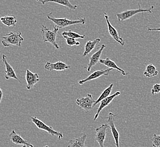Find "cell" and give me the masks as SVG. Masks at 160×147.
<instances>
[{
	"label": "cell",
	"mask_w": 160,
	"mask_h": 147,
	"mask_svg": "<svg viewBox=\"0 0 160 147\" xmlns=\"http://www.w3.org/2000/svg\"><path fill=\"white\" fill-rule=\"evenodd\" d=\"M0 93H1V98H0V102H1L2 100V97H3V92H2V90L1 89H0Z\"/></svg>",
	"instance_id": "cell-29"
},
{
	"label": "cell",
	"mask_w": 160,
	"mask_h": 147,
	"mask_svg": "<svg viewBox=\"0 0 160 147\" xmlns=\"http://www.w3.org/2000/svg\"><path fill=\"white\" fill-rule=\"evenodd\" d=\"M115 115L112 112H110L108 117H107V122L108 125L110 126V129L111 130V133L115 140V144L117 147H119V133L116 128L115 125Z\"/></svg>",
	"instance_id": "cell-7"
},
{
	"label": "cell",
	"mask_w": 160,
	"mask_h": 147,
	"mask_svg": "<svg viewBox=\"0 0 160 147\" xmlns=\"http://www.w3.org/2000/svg\"><path fill=\"white\" fill-rule=\"evenodd\" d=\"M38 2H40L42 5H45L48 2L58 3L62 6H65L72 10H75L77 8V5H73L70 2L69 0H36Z\"/></svg>",
	"instance_id": "cell-16"
},
{
	"label": "cell",
	"mask_w": 160,
	"mask_h": 147,
	"mask_svg": "<svg viewBox=\"0 0 160 147\" xmlns=\"http://www.w3.org/2000/svg\"><path fill=\"white\" fill-rule=\"evenodd\" d=\"M10 140L12 143L17 145H26L30 147L33 146L32 144H30L27 140L23 139L19 135H18L14 130H12L9 135Z\"/></svg>",
	"instance_id": "cell-17"
},
{
	"label": "cell",
	"mask_w": 160,
	"mask_h": 147,
	"mask_svg": "<svg viewBox=\"0 0 160 147\" xmlns=\"http://www.w3.org/2000/svg\"><path fill=\"white\" fill-rule=\"evenodd\" d=\"M96 100H94L92 95L88 93L87 96L83 98H77L76 104L81 109L85 110L86 113H88L90 110L94 107V104Z\"/></svg>",
	"instance_id": "cell-6"
},
{
	"label": "cell",
	"mask_w": 160,
	"mask_h": 147,
	"mask_svg": "<svg viewBox=\"0 0 160 147\" xmlns=\"http://www.w3.org/2000/svg\"><path fill=\"white\" fill-rule=\"evenodd\" d=\"M64 38L65 40H66V43L67 44V45L68 46H79L80 45V43L78 41H76V40L75 39L73 38H72V37H69L66 36H62Z\"/></svg>",
	"instance_id": "cell-25"
},
{
	"label": "cell",
	"mask_w": 160,
	"mask_h": 147,
	"mask_svg": "<svg viewBox=\"0 0 160 147\" xmlns=\"http://www.w3.org/2000/svg\"><path fill=\"white\" fill-rule=\"evenodd\" d=\"M2 62L5 66V69H6V71H5V79L6 80L10 79H14L19 82H20V80L18 78L16 75V72L14 70V69L12 66L8 63L7 61V56L5 55H2Z\"/></svg>",
	"instance_id": "cell-15"
},
{
	"label": "cell",
	"mask_w": 160,
	"mask_h": 147,
	"mask_svg": "<svg viewBox=\"0 0 160 147\" xmlns=\"http://www.w3.org/2000/svg\"><path fill=\"white\" fill-rule=\"evenodd\" d=\"M114 87V84H111L110 86L108 87L107 88L103 91V92H102L101 93V95L99 96L98 98H97L96 100V102L94 104V107L98 104V103H99L102 100H103V99L107 98L108 96H110V95L111 94V91H112V89Z\"/></svg>",
	"instance_id": "cell-23"
},
{
	"label": "cell",
	"mask_w": 160,
	"mask_h": 147,
	"mask_svg": "<svg viewBox=\"0 0 160 147\" xmlns=\"http://www.w3.org/2000/svg\"><path fill=\"white\" fill-rule=\"evenodd\" d=\"M52 12L47 15V18L50 21H52L55 25L56 27L59 28H64L68 26L75 25H85L86 22L85 18H80L78 20H70L66 18H56L52 17Z\"/></svg>",
	"instance_id": "cell-2"
},
{
	"label": "cell",
	"mask_w": 160,
	"mask_h": 147,
	"mask_svg": "<svg viewBox=\"0 0 160 147\" xmlns=\"http://www.w3.org/2000/svg\"><path fill=\"white\" fill-rule=\"evenodd\" d=\"M86 138L87 135L85 134L73 140H70L68 147H88L85 145Z\"/></svg>",
	"instance_id": "cell-19"
},
{
	"label": "cell",
	"mask_w": 160,
	"mask_h": 147,
	"mask_svg": "<svg viewBox=\"0 0 160 147\" xmlns=\"http://www.w3.org/2000/svg\"><path fill=\"white\" fill-rule=\"evenodd\" d=\"M105 48H106V45L102 44L101 46L99 48L98 50L96 53H94V54H92V55L90 56L89 62L88 64L87 67L85 68V69L88 71V72H90L94 66H95L98 63H99V61L101 59L102 54V52H103V51L105 49Z\"/></svg>",
	"instance_id": "cell-10"
},
{
	"label": "cell",
	"mask_w": 160,
	"mask_h": 147,
	"mask_svg": "<svg viewBox=\"0 0 160 147\" xmlns=\"http://www.w3.org/2000/svg\"><path fill=\"white\" fill-rule=\"evenodd\" d=\"M26 80L27 83L26 88L28 90H31L40 81V77L38 74L33 73L31 71L26 70Z\"/></svg>",
	"instance_id": "cell-12"
},
{
	"label": "cell",
	"mask_w": 160,
	"mask_h": 147,
	"mask_svg": "<svg viewBox=\"0 0 160 147\" xmlns=\"http://www.w3.org/2000/svg\"><path fill=\"white\" fill-rule=\"evenodd\" d=\"M59 29L60 28L55 26L52 30H51L44 25H42L41 27V32L42 34L43 41L44 43H49L51 44L58 50L60 49L59 44L56 41L57 35L58 34Z\"/></svg>",
	"instance_id": "cell-1"
},
{
	"label": "cell",
	"mask_w": 160,
	"mask_h": 147,
	"mask_svg": "<svg viewBox=\"0 0 160 147\" xmlns=\"http://www.w3.org/2000/svg\"><path fill=\"white\" fill-rule=\"evenodd\" d=\"M44 147H49V146H48V145H46V146H44Z\"/></svg>",
	"instance_id": "cell-31"
},
{
	"label": "cell",
	"mask_w": 160,
	"mask_h": 147,
	"mask_svg": "<svg viewBox=\"0 0 160 147\" xmlns=\"http://www.w3.org/2000/svg\"></svg>",
	"instance_id": "cell-32"
},
{
	"label": "cell",
	"mask_w": 160,
	"mask_h": 147,
	"mask_svg": "<svg viewBox=\"0 0 160 147\" xmlns=\"http://www.w3.org/2000/svg\"><path fill=\"white\" fill-rule=\"evenodd\" d=\"M120 94H121L120 92L118 91V92H115L113 95H110V96H108L107 98H105L103 100H102L100 102V105H99L98 109L97 110V113H96L95 116H94V121H96V120H97L99 116V114L101 113L102 111L103 110L105 107H107L110 104L111 102L114 100V98H115L116 97H117V96H120Z\"/></svg>",
	"instance_id": "cell-13"
},
{
	"label": "cell",
	"mask_w": 160,
	"mask_h": 147,
	"mask_svg": "<svg viewBox=\"0 0 160 147\" xmlns=\"http://www.w3.org/2000/svg\"><path fill=\"white\" fill-rule=\"evenodd\" d=\"M139 8L138 9L135 10H126L123 12L117 14L118 21H126L127 19L132 18L133 16H135L139 13H143V12H149L152 13V10L154 9V7L153 6H151V8L149 9H142L140 6V3L138 4Z\"/></svg>",
	"instance_id": "cell-4"
},
{
	"label": "cell",
	"mask_w": 160,
	"mask_h": 147,
	"mask_svg": "<svg viewBox=\"0 0 160 147\" xmlns=\"http://www.w3.org/2000/svg\"><path fill=\"white\" fill-rule=\"evenodd\" d=\"M101 39L97 38L93 41H88L86 43L85 45V49H84V52L83 53V57H86L88 55L89 53L92 52L93 49H95L96 45L98 44L99 42L101 41Z\"/></svg>",
	"instance_id": "cell-20"
},
{
	"label": "cell",
	"mask_w": 160,
	"mask_h": 147,
	"mask_svg": "<svg viewBox=\"0 0 160 147\" xmlns=\"http://www.w3.org/2000/svg\"><path fill=\"white\" fill-rule=\"evenodd\" d=\"M62 36L69 37H72L73 38L75 39H83L85 37V35H81L80 34H77L76 32H74L72 30H68V31H64L62 32Z\"/></svg>",
	"instance_id": "cell-24"
},
{
	"label": "cell",
	"mask_w": 160,
	"mask_h": 147,
	"mask_svg": "<svg viewBox=\"0 0 160 147\" xmlns=\"http://www.w3.org/2000/svg\"><path fill=\"white\" fill-rule=\"evenodd\" d=\"M0 20L3 25L9 27H15L17 23V19L15 16H4Z\"/></svg>",
	"instance_id": "cell-21"
},
{
	"label": "cell",
	"mask_w": 160,
	"mask_h": 147,
	"mask_svg": "<svg viewBox=\"0 0 160 147\" xmlns=\"http://www.w3.org/2000/svg\"><path fill=\"white\" fill-rule=\"evenodd\" d=\"M110 129L108 124H103L99 127L96 129L95 139L98 142L99 147H105L104 143L108 134V129Z\"/></svg>",
	"instance_id": "cell-9"
},
{
	"label": "cell",
	"mask_w": 160,
	"mask_h": 147,
	"mask_svg": "<svg viewBox=\"0 0 160 147\" xmlns=\"http://www.w3.org/2000/svg\"><path fill=\"white\" fill-rule=\"evenodd\" d=\"M160 92V84H155L151 89V93L152 95L158 94Z\"/></svg>",
	"instance_id": "cell-27"
},
{
	"label": "cell",
	"mask_w": 160,
	"mask_h": 147,
	"mask_svg": "<svg viewBox=\"0 0 160 147\" xmlns=\"http://www.w3.org/2000/svg\"><path fill=\"white\" fill-rule=\"evenodd\" d=\"M71 68V66L69 64H66L64 62L62 61H58L55 63H51L49 62H47L45 66L44 69L47 70L53 71H62L65 70H68Z\"/></svg>",
	"instance_id": "cell-14"
},
{
	"label": "cell",
	"mask_w": 160,
	"mask_h": 147,
	"mask_svg": "<svg viewBox=\"0 0 160 147\" xmlns=\"http://www.w3.org/2000/svg\"><path fill=\"white\" fill-rule=\"evenodd\" d=\"M22 147H34V145L32 146V147H30V146H28V145H23Z\"/></svg>",
	"instance_id": "cell-30"
},
{
	"label": "cell",
	"mask_w": 160,
	"mask_h": 147,
	"mask_svg": "<svg viewBox=\"0 0 160 147\" xmlns=\"http://www.w3.org/2000/svg\"><path fill=\"white\" fill-rule=\"evenodd\" d=\"M152 146L153 147H160V135L154 134L151 139Z\"/></svg>",
	"instance_id": "cell-26"
},
{
	"label": "cell",
	"mask_w": 160,
	"mask_h": 147,
	"mask_svg": "<svg viewBox=\"0 0 160 147\" xmlns=\"http://www.w3.org/2000/svg\"><path fill=\"white\" fill-rule=\"evenodd\" d=\"M31 121L34 123L35 125L41 130H43L48 133L52 136H57L59 140H61L64 137L63 134L60 132L57 131L53 129L52 127L47 125L46 124L41 120L38 119L37 116H31Z\"/></svg>",
	"instance_id": "cell-5"
},
{
	"label": "cell",
	"mask_w": 160,
	"mask_h": 147,
	"mask_svg": "<svg viewBox=\"0 0 160 147\" xmlns=\"http://www.w3.org/2000/svg\"><path fill=\"white\" fill-rule=\"evenodd\" d=\"M99 63L105 65L106 67H108V69H112L117 70L119 73L122 74L123 76H126L128 74V73H126L124 70L122 69L119 67H118L117 64H115V62L113 61H112L111 59H110L109 58H106V59H101L100 61H99Z\"/></svg>",
	"instance_id": "cell-18"
},
{
	"label": "cell",
	"mask_w": 160,
	"mask_h": 147,
	"mask_svg": "<svg viewBox=\"0 0 160 147\" xmlns=\"http://www.w3.org/2000/svg\"><path fill=\"white\" fill-rule=\"evenodd\" d=\"M2 44L5 47L10 46L21 47L22 43L24 41V38L20 31L10 32L5 36L2 37Z\"/></svg>",
	"instance_id": "cell-3"
},
{
	"label": "cell",
	"mask_w": 160,
	"mask_h": 147,
	"mask_svg": "<svg viewBox=\"0 0 160 147\" xmlns=\"http://www.w3.org/2000/svg\"><path fill=\"white\" fill-rule=\"evenodd\" d=\"M112 69H108L106 70H101L94 71L92 74H91L89 76L86 77V78L83 80H80L78 81V84L80 85H82L84 83H86L88 82L92 81L93 80L97 79L102 76H108L109 75L110 72L111 71Z\"/></svg>",
	"instance_id": "cell-11"
},
{
	"label": "cell",
	"mask_w": 160,
	"mask_h": 147,
	"mask_svg": "<svg viewBox=\"0 0 160 147\" xmlns=\"http://www.w3.org/2000/svg\"><path fill=\"white\" fill-rule=\"evenodd\" d=\"M147 30L149 32H152V31H160V28H151L149 27H147Z\"/></svg>",
	"instance_id": "cell-28"
},
{
	"label": "cell",
	"mask_w": 160,
	"mask_h": 147,
	"mask_svg": "<svg viewBox=\"0 0 160 147\" xmlns=\"http://www.w3.org/2000/svg\"><path fill=\"white\" fill-rule=\"evenodd\" d=\"M104 16H105V18L106 19V23H107V25H108V33L110 34V35L115 41H116L117 43L120 44L122 46H124L125 44V41L122 37L120 36L117 29L114 27L112 25H111L110 21H109L108 16L106 12H104Z\"/></svg>",
	"instance_id": "cell-8"
},
{
	"label": "cell",
	"mask_w": 160,
	"mask_h": 147,
	"mask_svg": "<svg viewBox=\"0 0 160 147\" xmlns=\"http://www.w3.org/2000/svg\"><path fill=\"white\" fill-rule=\"evenodd\" d=\"M158 74V71L153 64H149L146 66L145 70L144 72V75L147 78L156 77Z\"/></svg>",
	"instance_id": "cell-22"
}]
</instances>
